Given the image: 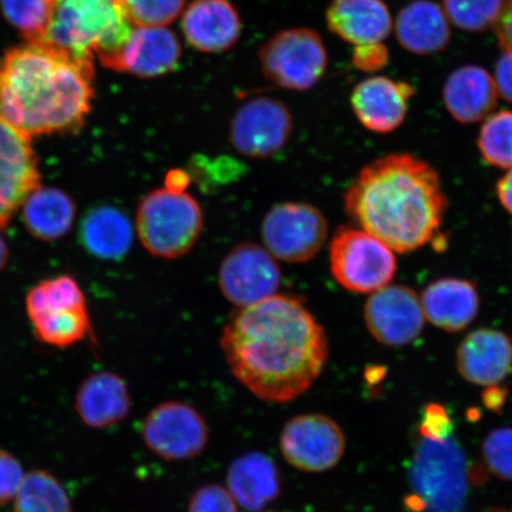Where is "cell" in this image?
<instances>
[{"label":"cell","instance_id":"6da1fadb","mask_svg":"<svg viewBox=\"0 0 512 512\" xmlns=\"http://www.w3.org/2000/svg\"><path fill=\"white\" fill-rule=\"evenodd\" d=\"M220 347L235 379L270 403L306 393L329 358L323 326L302 299L288 294L239 307L224 325Z\"/></svg>","mask_w":512,"mask_h":512},{"label":"cell","instance_id":"7a4b0ae2","mask_svg":"<svg viewBox=\"0 0 512 512\" xmlns=\"http://www.w3.org/2000/svg\"><path fill=\"white\" fill-rule=\"evenodd\" d=\"M94 59L44 42L0 57V118L25 137L81 130L92 110Z\"/></svg>","mask_w":512,"mask_h":512},{"label":"cell","instance_id":"3957f363","mask_svg":"<svg viewBox=\"0 0 512 512\" xmlns=\"http://www.w3.org/2000/svg\"><path fill=\"white\" fill-rule=\"evenodd\" d=\"M352 221L398 253L437 240L447 210L438 172L408 153L364 166L344 194Z\"/></svg>","mask_w":512,"mask_h":512},{"label":"cell","instance_id":"277c9868","mask_svg":"<svg viewBox=\"0 0 512 512\" xmlns=\"http://www.w3.org/2000/svg\"><path fill=\"white\" fill-rule=\"evenodd\" d=\"M133 29L123 0H49L41 42L113 69Z\"/></svg>","mask_w":512,"mask_h":512},{"label":"cell","instance_id":"5b68a950","mask_svg":"<svg viewBox=\"0 0 512 512\" xmlns=\"http://www.w3.org/2000/svg\"><path fill=\"white\" fill-rule=\"evenodd\" d=\"M473 473L456 439L419 440L415 448L407 508L413 512H462Z\"/></svg>","mask_w":512,"mask_h":512},{"label":"cell","instance_id":"8992f818","mask_svg":"<svg viewBox=\"0 0 512 512\" xmlns=\"http://www.w3.org/2000/svg\"><path fill=\"white\" fill-rule=\"evenodd\" d=\"M204 224L194 196L166 188L151 191L139 203L136 229L146 251L157 258L176 259L196 245Z\"/></svg>","mask_w":512,"mask_h":512},{"label":"cell","instance_id":"52a82bcc","mask_svg":"<svg viewBox=\"0 0 512 512\" xmlns=\"http://www.w3.org/2000/svg\"><path fill=\"white\" fill-rule=\"evenodd\" d=\"M330 268L335 280L352 293H374L395 277L393 249L364 229L339 227L330 243Z\"/></svg>","mask_w":512,"mask_h":512},{"label":"cell","instance_id":"ba28073f","mask_svg":"<svg viewBox=\"0 0 512 512\" xmlns=\"http://www.w3.org/2000/svg\"><path fill=\"white\" fill-rule=\"evenodd\" d=\"M259 56L266 78L291 91H309L328 68L322 38L305 28L279 32L262 46Z\"/></svg>","mask_w":512,"mask_h":512},{"label":"cell","instance_id":"9c48e42d","mask_svg":"<svg viewBox=\"0 0 512 512\" xmlns=\"http://www.w3.org/2000/svg\"><path fill=\"white\" fill-rule=\"evenodd\" d=\"M328 232L322 211L299 202L277 204L268 211L261 226L267 251L288 264H303L315 258Z\"/></svg>","mask_w":512,"mask_h":512},{"label":"cell","instance_id":"30bf717a","mask_svg":"<svg viewBox=\"0 0 512 512\" xmlns=\"http://www.w3.org/2000/svg\"><path fill=\"white\" fill-rule=\"evenodd\" d=\"M147 448L168 462H183L206 450L209 432L206 420L188 403L165 401L152 408L142 425Z\"/></svg>","mask_w":512,"mask_h":512},{"label":"cell","instance_id":"8fae6325","mask_svg":"<svg viewBox=\"0 0 512 512\" xmlns=\"http://www.w3.org/2000/svg\"><path fill=\"white\" fill-rule=\"evenodd\" d=\"M279 445L288 464L309 473L334 469L347 450L341 427L329 416L317 413L288 420L280 433Z\"/></svg>","mask_w":512,"mask_h":512},{"label":"cell","instance_id":"7c38bea8","mask_svg":"<svg viewBox=\"0 0 512 512\" xmlns=\"http://www.w3.org/2000/svg\"><path fill=\"white\" fill-rule=\"evenodd\" d=\"M292 131V113L283 102L260 96L236 111L229 137L240 155L264 159L283 149Z\"/></svg>","mask_w":512,"mask_h":512},{"label":"cell","instance_id":"4fadbf2b","mask_svg":"<svg viewBox=\"0 0 512 512\" xmlns=\"http://www.w3.org/2000/svg\"><path fill=\"white\" fill-rule=\"evenodd\" d=\"M280 281L281 272L274 256L251 242L236 246L222 261L219 272L223 296L238 307L274 296Z\"/></svg>","mask_w":512,"mask_h":512},{"label":"cell","instance_id":"5bb4252c","mask_svg":"<svg viewBox=\"0 0 512 512\" xmlns=\"http://www.w3.org/2000/svg\"><path fill=\"white\" fill-rule=\"evenodd\" d=\"M363 312L371 336L388 347H406L424 331L425 315L420 298L405 285L380 288L371 294Z\"/></svg>","mask_w":512,"mask_h":512},{"label":"cell","instance_id":"9a60e30c","mask_svg":"<svg viewBox=\"0 0 512 512\" xmlns=\"http://www.w3.org/2000/svg\"><path fill=\"white\" fill-rule=\"evenodd\" d=\"M25 307L36 338L50 347H72L91 331L87 303L60 291L35 288L28 293Z\"/></svg>","mask_w":512,"mask_h":512},{"label":"cell","instance_id":"2e32d148","mask_svg":"<svg viewBox=\"0 0 512 512\" xmlns=\"http://www.w3.org/2000/svg\"><path fill=\"white\" fill-rule=\"evenodd\" d=\"M40 185L31 139L0 118V229Z\"/></svg>","mask_w":512,"mask_h":512},{"label":"cell","instance_id":"e0dca14e","mask_svg":"<svg viewBox=\"0 0 512 512\" xmlns=\"http://www.w3.org/2000/svg\"><path fill=\"white\" fill-rule=\"evenodd\" d=\"M415 91L407 82L374 76L361 81L351 93V106L367 130L392 133L403 124Z\"/></svg>","mask_w":512,"mask_h":512},{"label":"cell","instance_id":"ac0fdd59","mask_svg":"<svg viewBox=\"0 0 512 512\" xmlns=\"http://www.w3.org/2000/svg\"><path fill=\"white\" fill-rule=\"evenodd\" d=\"M457 368L476 386H498L512 373L511 337L490 328L470 332L457 349Z\"/></svg>","mask_w":512,"mask_h":512},{"label":"cell","instance_id":"d6986e66","mask_svg":"<svg viewBox=\"0 0 512 512\" xmlns=\"http://www.w3.org/2000/svg\"><path fill=\"white\" fill-rule=\"evenodd\" d=\"M177 36L165 27H134L115 61V72L152 79L169 74L181 61Z\"/></svg>","mask_w":512,"mask_h":512},{"label":"cell","instance_id":"ffe728a7","mask_svg":"<svg viewBox=\"0 0 512 512\" xmlns=\"http://www.w3.org/2000/svg\"><path fill=\"white\" fill-rule=\"evenodd\" d=\"M182 28L190 46L221 53L239 40L241 21L229 0H194L184 12Z\"/></svg>","mask_w":512,"mask_h":512},{"label":"cell","instance_id":"44dd1931","mask_svg":"<svg viewBox=\"0 0 512 512\" xmlns=\"http://www.w3.org/2000/svg\"><path fill=\"white\" fill-rule=\"evenodd\" d=\"M126 383L112 371H99L82 381L75 395V411L83 424L105 430L124 421L131 411Z\"/></svg>","mask_w":512,"mask_h":512},{"label":"cell","instance_id":"7402d4cb","mask_svg":"<svg viewBox=\"0 0 512 512\" xmlns=\"http://www.w3.org/2000/svg\"><path fill=\"white\" fill-rule=\"evenodd\" d=\"M425 318L446 332H459L475 322L480 298L470 280L441 278L428 285L420 298Z\"/></svg>","mask_w":512,"mask_h":512},{"label":"cell","instance_id":"603a6c76","mask_svg":"<svg viewBox=\"0 0 512 512\" xmlns=\"http://www.w3.org/2000/svg\"><path fill=\"white\" fill-rule=\"evenodd\" d=\"M444 101L448 113L459 124H477L495 110L498 101L495 80L478 66L460 67L446 80Z\"/></svg>","mask_w":512,"mask_h":512},{"label":"cell","instance_id":"cb8c5ba5","mask_svg":"<svg viewBox=\"0 0 512 512\" xmlns=\"http://www.w3.org/2000/svg\"><path fill=\"white\" fill-rule=\"evenodd\" d=\"M326 22L335 35L356 46L381 43L393 28L392 17L382 0H332Z\"/></svg>","mask_w":512,"mask_h":512},{"label":"cell","instance_id":"d4e9b609","mask_svg":"<svg viewBox=\"0 0 512 512\" xmlns=\"http://www.w3.org/2000/svg\"><path fill=\"white\" fill-rule=\"evenodd\" d=\"M227 489L243 509L260 511L280 495L278 467L267 454H243L229 466Z\"/></svg>","mask_w":512,"mask_h":512},{"label":"cell","instance_id":"484cf974","mask_svg":"<svg viewBox=\"0 0 512 512\" xmlns=\"http://www.w3.org/2000/svg\"><path fill=\"white\" fill-rule=\"evenodd\" d=\"M395 32L400 46L416 55L439 53L451 41L448 18L431 0L405 6L396 18Z\"/></svg>","mask_w":512,"mask_h":512},{"label":"cell","instance_id":"4316f807","mask_svg":"<svg viewBox=\"0 0 512 512\" xmlns=\"http://www.w3.org/2000/svg\"><path fill=\"white\" fill-rule=\"evenodd\" d=\"M80 234L83 246L99 259H123L132 247V223L117 208L102 206L89 211L81 223Z\"/></svg>","mask_w":512,"mask_h":512},{"label":"cell","instance_id":"83f0119b","mask_svg":"<svg viewBox=\"0 0 512 512\" xmlns=\"http://www.w3.org/2000/svg\"><path fill=\"white\" fill-rule=\"evenodd\" d=\"M23 220L35 238L54 241L63 238L72 229L76 207L67 192L42 188L31 192L23 203Z\"/></svg>","mask_w":512,"mask_h":512},{"label":"cell","instance_id":"f1b7e54d","mask_svg":"<svg viewBox=\"0 0 512 512\" xmlns=\"http://www.w3.org/2000/svg\"><path fill=\"white\" fill-rule=\"evenodd\" d=\"M12 502L14 512H74L60 480L43 470H34L25 475Z\"/></svg>","mask_w":512,"mask_h":512},{"label":"cell","instance_id":"f546056e","mask_svg":"<svg viewBox=\"0 0 512 512\" xmlns=\"http://www.w3.org/2000/svg\"><path fill=\"white\" fill-rule=\"evenodd\" d=\"M477 146L484 162L499 169L512 168V111L492 114L480 127Z\"/></svg>","mask_w":512,"mask_h":512},{"label":"cell","instance_id":"4dcf8cb0","mask_svg":"<svg viewBox=\"0 0 512 512\" xmlns=\"http://www.w3.org/2000/svg\"><path fill=\"white\" fill-rule=\"evenodd\" d=\"M3 14L25 42H41L47 28L49 0H0Z\"/></svg>","mask_w":512,"mask_h":512},{"label":"cell","instance_id":"1f68e13d","mask_svg":"<svg viewBox=\"0 0 512 512\" xmlns=\"http://www.w3.org/2000/svg\"><path fill=\"white\" fill-rule=\"evenodd\" d=\"M503 0H444L445 15L457 28L479 32L494 27Z\"/></svg>","mask_w":512,"mask_h":512},{"label":"cell","instance_id":"d6a6232c","mask_svg":"<svg viewBox=\"0 0 512 512\" xmlns=\"http://www.w3.org/2000/svg\"><path fill=\"white\" fill-rule=\"evenodd\" d=\"M134 27H165L183 11L185 0H123Z\"/></svg>","mask_w":512,"mask_h":512},{"label":"cell","instance_id":"836d02e7","mask_svg":"<svg viewBox=\"0 0 512 512\" xmlns=\"http://www.w3.org/2000/svg\"><path fill=\"white\" fill-rule=\"evenodd\" d=\"M482 453L492 475L512 482V427L496 428L486 435Z\"/></svg>","mask_w":512,"mask_h":512},{"label":"cell","instance_id":"e575fe53","mask_svg":"<svg viewBox=\"0 0 512 512\" xmlns=\"http://www.w3.org/2000/svg\"><path fill=\"white\" fill-rule=\"evenodd\" d=\"M188 512H238V503L227 488L207 484L192 495Z\"/></svg>","mask_w":512,"mask_h":512},{"label":"cell","instance_id":"d590c367","mask_svg":"<svg viewBox=\"0 0 512 512\" xmlns=\"http://www.w3.org/2000/svg\"><path fill=\"white\" fill-rule=\"evenodd\" d=\"M419 435L440 443L454 437V422L445 407L438 403L425 407L419 424Z\"/></svg>","mask_w":512,"mask_h":512},{"label":"cell","instance_id":"8d00e7d4","mask_svg":"<svg viewBox=\"0 0 512 512\" xmlns=\"http://www.w3.org/2000/svg\"><path fill=\"white\" fill-rule=\"evenodd\" d=\"M24 477L21 463L9 452L0 450V507L14 501Z\"/></svg>","mask_w":512,"mask_h":512},{"label":"cell","instance_id":"74e56055","mask_svg":"<svg viewBox=\"0 0 512 512\" xmlns=\"http://www.w3.org/2000/svg\"><path fill=\"white\" fill-rule=\"evenodd\" d=\"M389 51L382 43L361 44L352 54V63L364 73H374L386 67Z\"/></svg>","mask_w":512,"mask_h":512},{"label":"cell","instance_id":"f35d334b","mask_svg":"<svg viewBox=\"0 0 512 512\" xmlns=\"http://www.w3.org/2000/svg\"><path fill=\"white\" fill-rule=\"evenodd\" d=\"M495 83L497 92L512 104V50L504 53L496 64Z\"/></svg>","mask_w":512,"mask_h":512},{"label":"cell","instance_id":"ab89813d","mask_svg":"<svg viewBox=\"0 0 512 512\" xmlns=\"http://www.w3.org/2000/svg\"><path fill=\"white\" fill-rule=\"evenodd\" d=\"M499 46L512 50V0H503L501 12L494 25Z\"/></svg>","mask_w":512,"mask_h":512},{"label":"cell","instance_id":"60d3db41","mask_svg":"<svg viewBox=\"0 0 512 512\" xmlns=\"http://www.w3.org/2000/svg\"><path fill=\"white\" fill-rule=\"evenodd\" d=\"M191 183L188 171L174 169L168 172L165 177V188L175 192H184Z\"/></svg>","mask_w":512,"mask_h":512},{"label":"cell","instance_id":"b9f144b4","mask_svg":"<svg viewBox=\"0 0 512 512\" xmlns=\"http://www.w3.org/2000/svg\"><path fill=\"white\" fill-rule=\"evenodd\" d=\"M497 196L503 208L512 215V168L497 183Z\"/></svg>","mask_w":512,"mask_h":512},{"label":"cell","instance_id":"7bdbcfd3","mask_svg":"<svg viewBox=\"0 0 512 512\" xmlns=\"http://www.w3.org/2000/svg\"><path fill=\"white\" fill-rule=\"evenodd\" d=\"M483 395L485 406L491 409V411H497V409L504 406L505 400H507V392L499 388L498 386L486 387Z\"/></svg>","mask_w":512,"mask_h":512},{"label":"cell","instance_id":"ee69618b","mask_svg":"<svg viewBox=\"0 0 512 512\" xmlns=\"http://www.w3.org/2000/svg\"><path fill=\"white\" fill-rule=\"evenodd\" d=\"M9 260V249L8 246H6V243L2 239V236H0V271L3 270V268L8 264Z\"/></svg>","mask_w":512,"mask_h":512},{"label":"cell","instance_id":"f6af8a7d","mask_svg":"<svg viewBox=\"0 0 512 512\" xmlns=\"http://www.w3.org/2000/svg\"><path fill=\"white\" fill-rule=\"evenodd\" d=\"M494 512H512V509L511 510L494 511Z\"/></svg>","mask_w":512,"mask_h":512},{"label":"cell","instance_id":"bcb514c9","mask_svg":"<svg viewBox=\"0 0 512 512\" xmlns=\"http://www.w3.org/2000/svg\"><path fill=\"white\" fill-rule=\"evenodd\" d=\"M256 512H264V511H256Z\"/></svg>","mask_w":512,"mask_h":512}]
</instances>
